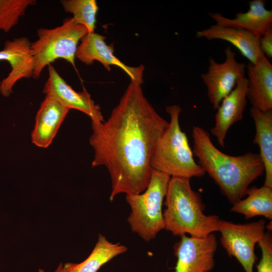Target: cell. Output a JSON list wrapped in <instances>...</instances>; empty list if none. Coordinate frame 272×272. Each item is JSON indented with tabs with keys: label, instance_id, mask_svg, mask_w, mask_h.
<instances>
[{
	"label": "cell",
	"instance_id": "d6986e66",
	"mask_svg": "<svg viewBox=\"0 0 272 272\" xmlns=\"http://www.w3.org/2000/svg\"><path fill=\"white\" fill-rule=\"evenodd\" d=\"M127 248L120 243H113L101 234L90 255L79 263H66L63 272H97L104 264L116 256L125 252Z\"/></svg>",
	"mask_w": 272,
	"mask_h": 272
},
{
	"label": "cell",
	"instance_id": "9a60e30c",
	"mask_svg": "<svg viewBox=\"0 0 272 272\" xmlns=\"http://www.w3.org/2000/svg\"><path fill=\"white\" fill-rule=\"evenodd\" d=\"M70 110L55 99L46 96L36 114L31 134L32 143L40 148L49 147Z\"/></svg>",
	"mask_w": 272,
	"mask_h": 272
},
{
	"label": "cell",
	"instance_id": "e0dca14e",
	"mask_svg": "<svg viewBox=\"0 0 272 272\" xmlns=\"http://www.w3.org/2000/svg\"><path fill=\"white\" fill-rule=\"evenodd\" d=\"M197 38L209 40L220 39L228 41L236 47L249 62L255 63L263 56L259 39L249 32L239 28L214 24L209 28L198 31Z\"/></svg>",
	"mask_w": 272,
	"mask_h": 272
},
{
	"label": "cell",
	"instance_id": "44dd1931",
	"mask_svg": "<svg viewBox=\"0 0 272 272\" xmlns=\"http://www.w3.org/2000/svg\"><path fill=\"white\" fill-rule=\"evenodd\" d=\"M60 3L65 12L73 14L75 23L85 26L88 33L94 32L98 7L95 0H63Z\"/></svg>",
	"mask_w": 272,
	"mask_h": 272
},
{
	"label": "cell",
	"instance_id": "30bf717a",
	"mask_svg": "<svg viewBox=\"0 0 272 272\" xmlns=\"http://www.w3.org/2000/svg\"><path fill=\"white\" fill-rule=\"evenodd\" d=\"M105 40V36L95 32L87 34L81 40L76 57L87 65L98 61L108 71L111 70L110 65L117 66L128 75L131 81L142 84L144 66L141 65L133 67L124 64L114 55L113 46L107 45Z\"/></svg>",
	"mask_w": 272,
	"mask_h": 272
},
{
	"label": "cell",
	"instance_id": "277c9868",
	"mask_svg": "<svg viewBox=\"0 0 272 272\" xmlns=\"http://www.w3.org/2000/svg\"><path fill=\"white\" fill-rule=\"evenodd\" d=\"M166 111L170 121L155 147L150 163L152 169L170 177L190 179L204 176L206 173L195 161L186 134L180 127L181 107L168 106Z\"/></svg>",
	"mask_w": 272,
	"mask_h": 272
},
{
	"label": "cell",
	"instance_id": "7c38bea8",
	"mask_svg": "<svg viewBox=\"0 0 272 272\" xmlns=\"http://www.w3.org/2000/svg\"><path fill=\"white\" fill-rule=\"evenodd\" d=\"M31 45L26 37L16 38L6 41L0 50V61H7L11 67L8 76L0 82V93L3 96L9 97L20 80L33 77L34 62Z\"/></svg>",
	"mask_w": 272,
	"mask_h": 272
},
{
	"label": "cell",
	"instance_id": "d4e9b609",
	"mask_svg": "<svg viewBox=\"0 0 272 272\" xmlns=\"http://www.w3.org/2000/svg\"><path fill=\"white\" fill-rule=\"evenodd\" d=\"M39 272H45V271L43 269H39ZM54 272H63V266L61 263H60Z\"/></svg>",
	"mask_w": 272,
	"mask_h": 272
},
{
	"label": "cell",
	"instance_id": "7a4b0ae2",
	"mask_svg": "<svg viewBox=\"0 0 272 272\" xmlns=\"http://www.w3.org/2000/svg\"><path fill=\"white\" fill-rule=\"evenodd\" d=\"M192 138V152L198 164L233 204L246 196L249 185L264 172L259 154H226L216 147L209 132L201 127L193 126Z\"/></svg>",
	"mask_w": 272,
	"mask_h": 272
},
{
	"label": "cell",
	"instance_id": "603a6c76",
	"mask_svg": "<svg viewBox=\"0 0 272 272\" xmlns=\"http://www.w3.org/2000/svg\"><path fill=\"white\" fill-rule=\"evenodd\" d=\"M261 258L257 265L258 272H272V238L269 232L265 233L258 242Z\"/></svg>",
	"mask_w": 272,
	"mask_h": 272
},
{
	"label": "cell",
	"instance_id": "9c48e42d",
	"mask_svg": "<svg viewBox=\"0 0 272 272\" xmlns=\"http://www.w3.org/2000/svg\"><path fill=\"white\" fill-rule=\"evenodd\" d=\"M174 246L175 272H209L215 266L217 242L214 233L204 237L180 236Z\"/></svg>",
	"mask_w": 272,
	"mask_h": 272
},
{
	"label": "cell",
	"instance_id": "5bb4252c",
	"mask_svg": "<svg viewBox=\"0 0 272 272\" xmlns=\"http://www.w3.org/2000/svg\"><path fill=\"white\" fill-rule=\"evenodd\" d=\"M209 16L216 24L239 28L252 34L259 39L269 29L272 28V11L265 8V1L253 0L249 2V9L239 12L234 18H228L220 13H210Z\"/></svg>",
	"mask_w": 272,
	"mask_h": 272
},
{
	"label": "cell",
	"instance_id": "6da1fadb",
	"mask_svg": "<svg viewBox=\"0 0 272 272\" xmlns=\"http://www.w3.org/2000/svg\"><path fill=\"white\" fill-rule=\"evenodd\" d=\"M141 85L131 81L108 120L91 122L92 165L107 168L111 181L110 201L120 193L145 191L155 147L169 124L145 97Z\"/></svg>",
	"mask_w": 272,
	"mask_h": 272
},
{
	"label": "cell",
	"instance_id": "ffe728a7",
	"mask_svg": "<svg viewBox=\"0 0 272 272\" xmlns=\"http://www.w3.org/2000/svg\"><path fill=\"white\" fill-rule=\"evenodd\" d=\"M247 197L233 203L230 211L244 215L249 219L262 216L272 219V188L263 185L248 188L246 192Z\"/></svg>",
	"mask_w": 272,
	"mask_h": 272
},
{
	"label": "cell",
	"instance_id": "3957f363",
	"mask_svg": "<svg viewBox=\"0 0 272 272\" xmlns=\"http://www.w3.org/2000/svg\"><path fill=\"white\" fill-rule=\"evenodd\" d=\"M164 205V229L173 235L204 237L218 231L219 217L204 214L205 205L192 189L190 179L171 177Z\"/></svg>",
	"mask_w": 272,
	"mask_h": 272
},
{
	"label": "cell",
	"instance_id": "4fadbf2b",
	"mask_svg": "<svg viewBox=\"0 0 272 272\" xmlns=\"http://www.w3.org/2000/svg\"><path fill=\"white\" fill-rule=\"evenodd\" d=\"M248 81L243 77L237 82L233 90L222 101L215 115V124L211 129L219 145L224 147L229 129L243 118L247 102Z\"/></svg>",
	"mask_w": 272,
	"mask_h": 272
},
{
	"label": "cell",
	"instance_id": "52a82bcc",
	"mask_svg": "<svg viewBox=\"0 0 272 272\" xmlns=\"http://www.w3.org/2000/svg\"><path fill=\"white\" fill-rule=\"evenodd\" d=\"M264 220L244 224L219 220L218 231L221 243L230 257H235L245 272H253L256 260L254 247L265 234Z\"/></svg>",
	"mask_w": 272,
	"mask_h": 272
},
{
	"label": "cell",
	"instance_id": "7402d4cb",
	"mask_svg": "<svg viewBox=\"0 0 272 272\" xmlns=\"http://www.w3.org/2000/svg\"><path fill=\"white\" fill-rule=\"evenodd\" d=\"M36 3L35 0H0V30L10 31L18 23L27 9Z\"/></svg>",
	"mask_w": 272,
	"mask_h": 272
},
{
	"label": "cell",
	"instance_id": "8fae6325",
	"mask_svg": "<svg viewBox=\"0 0 272 272\" xmlns=\"http://www.w3.org/2000/svg\"><path fill=\"white\" fill-rule=\"evenodd\" d=\"M48 78L44 85L43 93L52 97L69 109L78 110L88 115L92 121L104 122L99 105L92 99L84 89L77 92L60 76L51 64L48 65Z\"/></svg>",
	"mask_w": 272,
	"mask_h": 272
},
{
	"label": "cell",
	"instance_id": "2e32d148",
	"mask_svg": "<svg viewBox=\"0 0 272 272\" xmlns=\"http://www.w3.org/2000/svg\"><path fill=\"white\" fill-rule=\"evenodd\" d=\"M248 78L247 98L252 107L272 110V64L263 56L255 63L246 65Z\"/></svg>",
	"mask_w": 272,
	"mask_h": 272
},
{
	"label": "cell",
	"instance_id": "5b68a950",
	"mask_svg": "<svg viewBox=\"0 0 272 272\" xmlns=\"http://www.w3.org/2000/svg\"><path fill=\"white\" fill-rule=\"evenodd\" d=\"M171 177L152 169L149 184L142 193L126 195L131 212L127 218L131 230L145 241L154 239L164 229L162 212Z\"/></svg>",
	"mask_w": 272,
	"mask_h": 272
},
{
	"label": "cell",
	"instance_id": "cb8c5ba5",
	"mask_svg": "<svg viewBox=\"0 0 272 272\" xmlns=\"http://www.w3.org/2000/svg\"><path fill=\"white\" fill-rule=\"evenodd\" d=\"M260 47L265 56L272 58V28L269 29L259 39Z\"/></svg>",
	"mask_w": 272,
	"mask_h": 272
},
{
	"label": "cell",
	"instance_id": "ac0fdd59",
	"mask_svg": "<svg viewBox=\"0 0 272 272\" xmlns=\"http://www.w3.org/2000/svg\"><path fill=\"white\" fill-rule=\"evenodd\" d=\"M250 115L255 126L253 143L259 148V155L264 168L263 185L272 188V110L263 111L251 107Z\"/></svg>",
	"mask_w": 272,
	"mask_h": 272
},
{
	"label": "cell",
	"instance_id": "8992f818",
	"mask_svg": "<svg viewBox=\"0 0 272 272\" xmlns=\"http://www.w3.org/2000/svg\"><path fill=\"white\" fill-rule=\"evenodd\" d=\"M88 33L87 28L75 23L73 18L65 19L61 26L53 29H39L38 38L31 45L33 78L39 79L44 68L57 59H63L74 66L79 42Z\"/></svg>",
	"mask_w": 272,
	"mask_h": 272
},
{
	"label": "cell",
	"instance_id": "ba28073f",
	"mask_svg": "<svg viewBox=\"0 0 272 272\" xmlns=\"http://www.w3.org/2000/svg\"><path fill=\"white\" fill-rule=\"evenodd\" d=\"M225 59L219 63L212 57L209 58L208 71L200 74L201 79L207 88L209 101L217 109L222 100L235 88L237 82L245 77L246 65L238 62L236 53L230 46L224 50Z\"/></svg>",
	"mask_w": 272,
	"mask_h": 272
}]
</instances>
